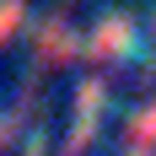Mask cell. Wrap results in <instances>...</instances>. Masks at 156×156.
I'll return each instance as SVG.
<instances>
[{
  "label": "cell",
  "instance_id": "obj_3",
  "mask_svg": "<svg viewBox=\"0 0 156 156\" xmlns=\"http://www.w3.org/2000/svg\"><path fill=\"white\" fill-rule=\"evenodd\" d=\"M22 16H27L22 0H0V43H11V32L22 27Z\"/></svg>",
  "mask_w": 156,
  "mask_h": 156
},
{
  "label": "cell",
  "instance_id": "obj_2",
  "mask_svg": "<svg viewBox=\"0 0 156 156\" xmlns=\"http://www.w3.org/2000/svg\"><path fill=\"white\" fill-rule=\"evenodd\" d=\"M124 43H129V22H124V16H108V22H97V32H92V43H86V54H92V59H113Z\"/></svg>",
  "mask_w": 156,
  "mask_h": 156
},
{
  "label": "cell",
  "instance_id": "obj_4",
  "mask_svg": "<svg viewBox=\"0 0 156 156\" xmlns=\"http://www.w3.org/2000/svg\"><path fill=\"white\" fill-rule=\"evenodd\" d=\"M11 135H16V124H11V119H0V151L11 145Z\"/></svg>",
  "mask_w": 156,
  "mask_h": 156
},
{
  "label": "cell",
  "instance_id": "obj_1",
  "mask_svg": "<svg viewBox=\"0 0 156 156\" xmlns=\"http://www.w3.org/2000/svg\"><path fill=\"white\" fill-rule=\"evenodd\" d=\"M70 54H76V32H70V22H65V16H48L43 27H38V70H48L54 59L65 65Z\"/></svg>",
  "mask_w": 156,
  "mask_h": 156
}]
</instances>
